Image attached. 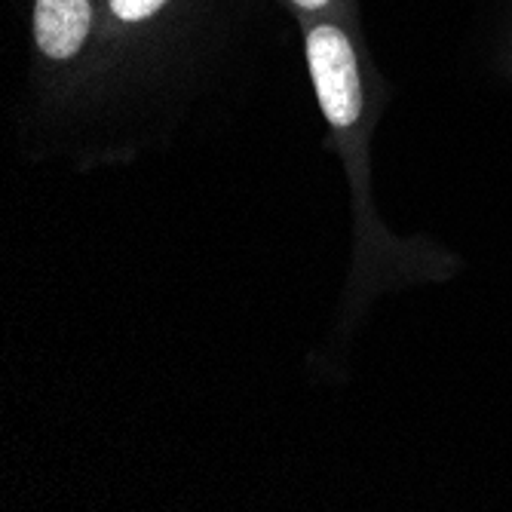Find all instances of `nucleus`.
I'll return each instance as SVG.
<instances>
[{
    "label": "nucleus",
    "mask_w": 512,
    "mask_h": 512,
    "mask_svg": "<svg viewBox=\"0 0 512 512\" xmlns=\"http://www.w3.org/2000/svg\"><path fill=\"white\" fill-rule=\"evenodd\" d=\"M298 22L304 37V62L322 120L338 138H359L371 96L359 16H316Z\"/></svg>",
    "instance_id": "obj_1"
},
{
    "label": "nucleus",
    "mask_w": 512,
    "mask_h": 512,
    "mask_svg": "<svg viewBox=\"0 0 512 512\" xmlns=\"http://www.w3.org/2000/svg\"><path fill=\"white\" fill-rule=\"evenodd\" d=\"M108 0H31V59L46 89H77L105 74Z\"/></svg>",
    "instance_id": "obj_2"
},
{
    "label": "nucleus",
    "mask_w": 512,
    "mask_h": 512,
    "mask_svg": "<svg viewBox=\"0 0 512 512\" xmlns=\"http://www.w3.org/2000/svg\"><path fill=\"white\" fill-rule=\"evenodd\" d=\"M194 7L197 0H108L105 74L160 53L166 40L188 25Z\"/></svg>",
    "instance_id": "obj_3"
},
{
    "label": "nucleus",
    "mask_w": 512,
    "mask_h": 512,
    "mask_svg": "<svg viewBox=\"0 0 512 512\" xmlns=\"http://www.w3.org/2000/svg\"><path fill=\"white\" fill-rule=\"evenodd\" d=\"M298 19L316 16H356V0H286Z\"/></svg>",
    "instance_id": "obj_4"
}]
</instances>
